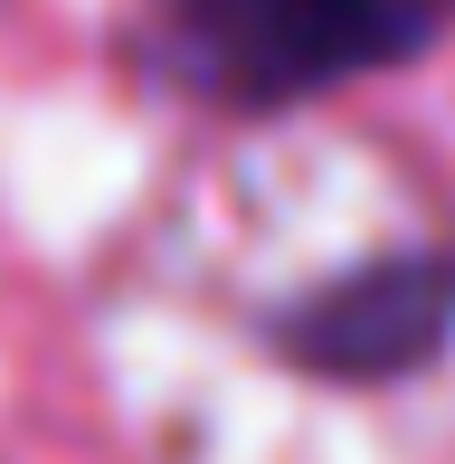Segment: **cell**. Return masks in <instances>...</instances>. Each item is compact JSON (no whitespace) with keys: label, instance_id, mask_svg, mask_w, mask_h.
Listing matches in <instances>:
<instances>
[{"label":"cell","instance_id":"cell-1","mask_svg":"<svg viewBox=\"0 0 455 464\" xmlns=\"http://www.w3.org/2000/svg\"><path fill=\"white\" fill-rule=\"evenodd\" d=\"M455 0H142L152 57L209 104H304L437 48Z\"/></svg>","mask_w":455,"mask_h":464},{"label":"cell","instance_id":"cell-2","mask_svg":"<svg viewBox=\"0 0 455 464\" xmlns=\"http://www.w3.org/2000/svg\"><path fill=\"white\" fill-rule=\"evenodd\" d=\"M455 332V266L446 256H380L361 276L285 323V351L323 379H408L446 351Z\"/></svg>","mask_w":455,"mask_h":464}]
</instances>
